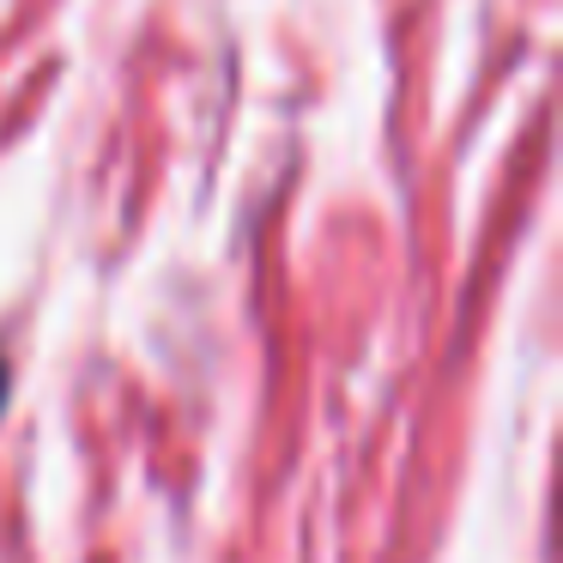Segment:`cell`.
<instances>
[{
	"mask_svg": "<svg viewBox=\"0 0 563 563\" xmlns=\"http://www.w3.org/2000/svg\"><path fill=\"white\" fill-rule=\"evenodd\" d=\"M0 400H7V364H0Z\"/></svg>",
	"mask_w": 563,
	"mask_h": 563,
	"instance_id": "1",
	"label": "cell"
}]
</instances>
